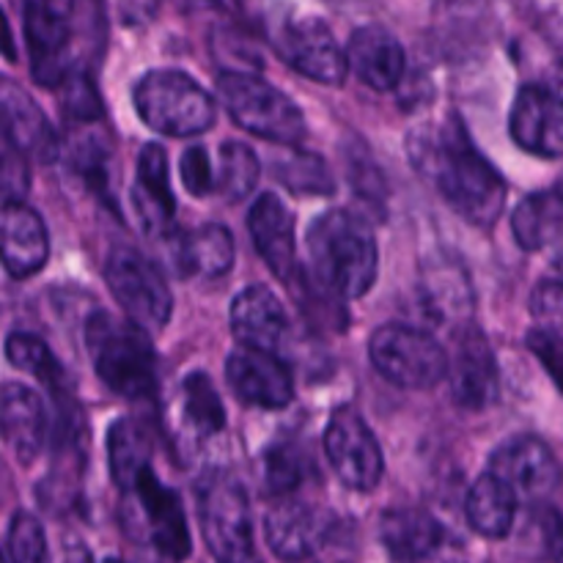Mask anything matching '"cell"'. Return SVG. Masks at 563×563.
<instances>
[{"label":"cell","mask_w":563,"mask_h":563,"mask_svg":"<svg viewBox=\"0 0 563 563\" xmlns=\"http://www.w3.org/2000/svg\"><path fill=\"white\" fill-rule=\"evenodd\" d=\"M416 174L476 229H493L506 209V181L467 135L456 115L427 121L407 135Z\"/></svg>","instance_id":"6da1fadb"},{"label":"cell","mask_w":563,"mask_h":563,"mask_svg":"<svg viewBox=\"0 0 563 563\" xmlns=\"http://www.w3.org/2000/svg\"><path fill=\"white\" fill-rule=\"evenodd\" d=\"M311 278L335 300H361L379 273L377 240L372 225L355 212L330 209L308 229Z\"/></svg>","instance_id":"7a4b0ae2"},{"label":"cell","mask_w":563,"mask_h":563,"mask_svg":"<svg viewBox=\"0 0 563 563\" xmlns=\"http://www.w3.org/2000/svg\"><path fill=\"white\" fill-rule=\"evenodd\" d=\"M86 352L104 388L126 401H148L157 394V352L148 330L132 319L93 311L86 319Z\"/></svg>","instance_id":"3957f363"},{"label":"cell","mask_w":563,"mask_h":563,"mask_svg":"<svg viewBox=\"0 0 563 563\" xmlns=\"http://www.w3.org/2000/svg\"><path fill=\"white\" fill-rule=\"evenodd\" d=\"M132 102L148 130L168 137H196L218 119L214 99L179 69H152L132 88Z\"/></svg>","instance_id":"277c9868"},{"label":"cell","mask_w":563,"mask_h":563,"mask_svg":"<svg viewBox=\"0 0 563 563\" xmlns=\"http://www.w3.org/2000/svg\"><path fill=\"white\" fill-rule=\"evenodd\" d=\"M218 93L231 119L251 135L278 146H300L308 135L306 115L273 82L253 71L223 69L218 77Z\"/></svg>","instance_id":"5b68a950"},{"label":"cell","mask_w":563,"mask_h":563,"mask_svg":"<svg viewBox=\"0 0 563 563\" xmlns=\"http://www.w3.org/2000/svg\"><path fill=\"white\" fill-rule=\"evenodd\" d=\"M198 526L209 553L218 561L242 563L253 550V517L245 484L234 473L214 467L196 482Z\"/></svg>","instance_id":"8992f818"},{"label":"cell","mask_w":563,"mask_h":563,"mask_svg":"<svg viewBox=\"0 0 563 563\" xmlns=\"http://www.w3.org/2000/svg\"><path fill=\"white\" fill-rule=\"evenodd\" d=\"M121 526L137 544H148L157 555L181 561L190 555V528L179 493L165 487L154 467H148L130 489H124Z\"/></svg>","instance_id":"52a82bcc"},{"label":"cell","mask_w":563,"mask_h":563,"mask_svg":"<svg viewBox=\"0 0 563 563\" xmlns=\"http://www.w3.org/2000/svg\"><path fill=\"white\" fill-rule=\"evenodd\" d=\"M368 361L379 377L405 390L434 388L449 377L451 368V355L432 333L401 322L374 330Z\"/></svg>","instance_id":"ba28073f"},{"label":"cell","mask_w":563,"mask_h":563,"mask_svg":"<svg viewBox=\"0 0 563 563\" xmlns=\"http://www.w3.org/2000/svg\"><path fill=\"white\" fill-rule=\"evenodd\" d=\"M104 284L110 295L132 319L148 333H159L174 313V297L163 273L135 247L119 245L108 253L104 262Z\"/></svg>","instance_id":"9c48e42d"},{"label":"cell","mask_w":563,"mask_h":563,"mask_svg":"<svg viewBox=\"0 0 563 563\" xmlns=\"http://www.w3.org/2000/svg\"><path fill=\"white\" fill-rule=\"evenodd\" d=\"M22 14L31 75L42 86L55 88L71 69L69 47L75 38V3L71 0H16Z\"/></svg>","instance_id":"30bf717a"},{"label":"cell","mask_w":563,"mask_h":563,"mask_svg":"<svg viewBox=\"0 0 563 563\" xmlns=\"http://www.w3.org/2000/svg\"><path fill=\"white\" fill-rule=\"evenodd\" d=\"M324 454L346 489L372 493L385 473L383 449L377 438L352 407H339L324 427Z\"/></svg>","instance_id":"8fae6325"},{"label":"cell","mask_w":563,"mask_h":563,"mask_svg":"<svg viewBox=\"0 0 563 563\" xmlns=\"http://www.w3.org/2000/svg\"><path fill=\"white\" fill-rule=\"evenodd\" d=\"M487 471L498 476L520 500L550 498L561 487V462L544 440L533 434H517L495 449Z\"/></svg>","instance_id":"7c38bea8"},{"label":"cell","mask_w":563,"mask_h":563,"mask_svg":"<svg viewBox=\"0 0 563 563\" xmlns=\"http://www.w3.org/2000/svg\"><path fill=\"white\" fill-rule=\"evenodd\" d=\"M275 49L291 69L322 86H341L350 71V60L335 44L333 31L313 16L284 22L275 36Z\"/></svg>","instance_id":"4fadbf2b"},{"label":"cell","mask_w":563,"mask_h":563,"mask_svg":"<svg viewBox=\"0 0 563 563\" xmlns=\"http://www.w3.org/2000/svg\"><path fill=\"white\" fill-rule=\"evenodd\" d=\"M451 396L467 412L493 407L500 396V372L487 335L476 324H462L456 333L454 355L449 368Z\"/></svg>","instance_id":"5bb4252c"},{"label":"cell","mask_w":563,"mask_h":563,"mask_svg":"<svg viewBox=\"0 0 563 563\" xmlns=\"http://www.w3.org/2000/svg\"><path fill=\"white\" fill-rule=\"evenodd\" d=\"M333 522L330 511L284 495L264 517V537L278 559L306 561L328 548Z\"/></svg>","instance_id":"9a60e30c"},{"label":"cell","mask_w":563,"mask_h":563,"mask_svg":"<svg viewBox=\"0 0 563 563\" xmlns=\"http://www.w3.org/2000/svg\"><path fill=\"white\" fill-rule=\"evenodd\" d=\"M225 379L240 401L262 410H284L295 399V379L289 366L275 352L245 346L225 361Z\"/></svg>","instance_id":"2e32d148"},{"label":"cell","mask_w":563,"mask_h":563,"mask_svg":"<svg viewBox=\"0 0 563 563\" xmlns=\"http://www.w3.org/2000/svg\"><path fill=\"white\" fill-rule=\"evenodd\" d=\"M511 137L537 157L563 154V80L553 86H526L509 115Z\"/></svg>","instance_id":"e0dca14e"},{"label":"cell","mask_w":563,"mask_h":563,"mask_svg":"<svg viewBox=\"0 0 563 563\" xmlns=\"http://www.w3.org/2000/svg\"><path fill=\"white\" fill-rule=\"evenodd\" d=\"M130 201L137 223L148 236L163 240V236L174 234L176 198L170 190L168 154L159 143H146L137 154L135 185H132Z\"/></svg>","instance_id":"ac0fdd59"},{"label":"cell","mask_w":563,"mask_h":563,"mask_svg":"<svg viewBox=\"0 0 563 563\" xmlns=\"http://www.w3.org/2000/svg\"><path fill=\"white\" fill-rule=\"evenodd\" d=\"M247 229L273 275L284 284H295L297 278V247H295V214L286 209L275 192H264L247 212Z\"/></svg>","instance_id":"d6986e66"},{"label":"cell","mask_w":563,"mask_h":563,"mask_svg":"<svg viewBox=\"0 0 563 563\" xmlns=\"http://www.w3.org/2000/svg\"><path fill=\"white\" fill-rule=\"evenodd\" d=\"M0 108H3V141L14 143L27 159H36V163L58 159V132L42 113V108L33 102L31 93L22 91V86H16L14 80H3Z\"/></svg>","instance_id":"ffe728a7"},{"label":"cell","mask_w":563,"mask_h":563,"mask_svg":"<svg viewBox=\"0 0 563 563\" xmlns=\"http://www.w3.org/2000/svg\"><path fill=\"white\" fill-rule=\"evenodd\" d=\"M350 71L374 91H394L401 86L407 55L399 38L383 25L357 27L346 44Z\"/></svg>","instance_id":"44dd1931"},{"label":"cell","mask_w":563,"mask_h":563,"mask_svg":"<svg viewBox=\"0 0 563 563\" xmlns=\"http://www.w3.org/2000/svg\"><path fill=\"white\" fill-rule=\"evenodd\" d=\"M0 418H3V438L14 451L22 465H31L44 445L53 440V423H49L47 407L36 390L25 385L5 383L3 399H0Z\"/></svg>","instance_id":"7402d4cb"},{"label":"cell","mask_w":563,"mask_h":563,"mask_svg":"<svg viewBox=\"0 0 563 563\" xmlns=\"http://www.w3.org/2000/svg\"><path fill=\"white\" fill-rule=\"evenodd\" d=\"M421 308L432 324H467L473 313V289L465 267L449 256H434L421 267Z\"/></svg>","instance_id":"603a6c76"},{"label":"cell","mask_w":563,"mask_h":563,"mask_svg":"<svg viewBox=\"0 0 563 563\" xmlns=\"http://www.w3.org/2000/svg\"><path fill=\"white\" fill-rule=\"evenodd\" d=\"M0 231H3V267L11 278H31L47 264V225L27 203L3 201Z\"/></svg>","instance_id":"cb8c5ba5"},{"label":"cell","mask_w":563,"mask_h":563,"mask_svg":"<svg viewBox=\"0 0 563 563\" xmlns=\"http://www.w3.org/2000/svg\"><path fill=\"white\" fill-rule=\"evenodd\" d=\"M231 333L245 346L278 352L289 333V319L267 286H247L231 302Z\"/></svg>","instance_id":"d4e9b609"},{"label":"cell","mask_w":563,"mask_h":563,"mask_svg":"<svg viewBox=\"0 0 563 563\" xmlns=\"http://www.w3.org/2000/svg\"><path fill=\"white\" fill-rule=\"evenodd\" d=\"M379 539L390 559L423 561L440 553L445 544V531L427 509L405 506V509L385 511L379 520Z\"/></svg>","instance_id":"484cf974"},{"label":"cell","mask_w":563,"mask_h":563,"mask_svg":"<svg viewBox=\"0 0 563 563\" xmlns=\"http://www.w3.org/2000/svg\"><path fill=\"white\" fill-rule=\"evenodd\" d=\"M234 236L218 223H207L192 234L174 240V269L181 278L190 275L220 278L234 267Z\"/></svg>","instance_id":"4316f807"},{"label":"cell","mask_w":563,"mask_h":563,"mask_svg":"<svg viewBox=\"0 0 563 563\" xmlns=\"http://www.w3.org/2000/svg\"><path fill=\"white\" fill-rule=\"evenodd\" d=\"M517 506L520 498L500 482L493 473H484L476 478L465 498V515L467 522L476 533L487 539H506L515 528Z\"/></svg>","instance_id":"83f0119b"},{"label":"cell","mask_w":563,"mask_h":563,"mask_svg":"<svg viewBox=\"0 0 563 563\" xmlns=\"http://www.w3.org/2000/svg\"><path fill=\"white\" fill-rule=\"evenodd\" d=\"M511 231L522 251H542L559 240L563 231V196L559 187L522 198L511 212Z\"/></svg>","instance_id":"f1b7e54d"},{"label":"cell","mask_w":563,"mask_h":563,"mask_svg":"<svg viewBox=\"0 0 563 563\" xmlns=\"http://www.w3.org/2000/svg\"><path fill=\"white\" fill-rule=\"evenodd\" d=\"M108 465L115 487L124 493L152 467V443L135 418H119L108 432Z\"/></svg>","instance_id":"f546056e"},{"label":"cell","mask_w":563,"mask_h":563,"mask_svg":"<svg viewBox=\"0 0 563 563\" xmlns=\"http://www.w3.org/2000/svg\"><path fill=\"white\" fill-rule=\"evenodd\" d=\"M181 423L190 429L196 440H209L225 429V410L212 379L201 372H192L179 385Z\"/></svg>","instance_id":"4dcf8cb0"},{"label":"cell","mask_w":563,"mask_h":563,"mask_svg":"<svg viewBox=\"0 0 563 563\" xmlns=\"http://www.w3.org/2000/svg\"><path fill=\"white\" fill-rule=\"evenodd\" d=\"M262 176V163L256 152L240 141H225L218 152V170H214V190L225 201L236 203L256 190V181Z\"/></svg>","instance_id":"1f68e13d"},{"label":"cell","mask_w":563,"mask_h":563,"mask_svg":"<svg viewBox=\"0 0 563 563\" xmlns=\"http://www.w3.org/2000/svg\"><path fill=\"white\" fill-rule=\"evenodd\" d=\"M5 361L14 368H20V372L36 377L38 383L47 385L55 396L66 390L60 363L55 361L53 350H49L38 335L11 333L9 339H5Z\"/></svg>","instance_id":"d6a6232c"},{"label":"cell","mask_w":563,"mask_h":563,"mask_svg":"<svg viewBox=\"0 0 563 563\" xmlns=\"http://www.w3.org/2000/svg\"><path fill=\"white\" fill-rule=\"evenodd\" d=\"M273 174L280 185H286L297 196H333L335 192V179L328 163L317 154L302 152L300 146L291 148L286 159H278Z\"/></svg>","instance_id":"836d02e7"},{"label":"cell","mask_w":563,"mask_h":563,"mask_svg":"<svg viewBox=\"0 0 563 563\" xmlns=\"http://www.w3.org/2000/svg\"><path fill=\"white\" fill-rule=\"evenodd\" d=\"M311 460L306 456V449L291 440H280V443L269 445L267 454L262 460V487L269 495H291L308 476Z\"/></svg>","instance_id":"e575fe53"},{"label":"cell","mask_w":563,"mask_h":563,"mask_svg":"<svg viewBox=\"0 0 563 563\" xmlns=\"http://www.w3.org/2000/svg\"><path fill=\"white\" fill-rule=\"evenodd\" d=\"M88 126L69 141V168L71 174L86 181L88 190H93L108 201L110 146L99 132H91Z\"/></svg>","instance_id":"d590c367"},{"label":"cell","mask_w":563,"mask_h":563,"mask_svg":"<svg viewBox=\"0 0 563 563\" xmlns=\"http://www.w3.org/2000/svg\"><path fill=\"white\" fill-rule=\"evenodd\" d=\"M55 91H58L60 97V113H64V119L71 121L75 126L97 124V121L104 119L102 97H99L97 86H93L86 66H71V69L60 77Z\"/></svg>","instance_id":"8d00e7d4"},{"label":"cell","mask_w":563,"mask_h":563,"mask_svg":"<svg viewBox=\"0 0 563 563\" xmlns=\"http://www.w3.org/2000/svg\"><path fill=\"white\" fill-rule=\"evenodd\" d=\"M5 548H9V559L16 563H38L47 559V537H44L42 522L27 511H16L11 517Z\"/></svg>","instance_id":"74e56055"},{"label":"cell","mask_w":563,"mask_h":563,"mask_svg":"<svg viewBox=\"0 0 563 563\" xmlns=\"http://www.w3.org/2000/svg\"><path fill=\"white\" fill-rule=\"evenodd\" d=\"M531 313L537 324L548 333L563 339V284L561 280H542L531 295Z\"/></svg>","instance_id":"f35d334b"},{"label":"cell","mask_w":563,"mask_h":563,"mask_svg":"<svg viewBox=\"0 0 563 563\" xmlns=\"http://www.w3.org/2000/svg\"><path fill=\"white\" fill-rule=\"evenodd\" d=\"M181 185L190 196L203 198L214 190V168L209 163V152L203 146H190L179 159Z\"/></svg>","instance_id":"ab89813d"},{"label":"cell","mask_w":563,"mask_h":563,"mask_svg":"<svg viewBox=\"0 0 563 563\" xmlns=\"http://www.w3.org/2000/svg\"><path fill=\"white\" fill-rule=\"evenodd\" d=\"M526 344L542 361V366L548 368V374L555 379V385H559L563 394V339L537 328L526 335Z\"/></svg>","instance_id":"60d3db41"},{"label":"cell","mask_w":563,"mask_h":563,"mask_svg":"<svg viewBox=\"0 0 563 563\" xmlns=\"http://www.w3.org/2000/svg\"><path fill=\"white\" fill-rule=\"evenodd\" d=\"M25 154L14 146V143L3 141V201H22L27 192V174Z\"/></svg>","instance_id":"b9f144b4"},{"label":"cell","mask_w":563,"mask_h":563,"mask_svg":"<svg viewBox=\"0 0 563 563\" xmlns=\"http://www.w3.org/2000/svg\"><path fill=\"white\" fill-rule=\"evenodd\" d=\"M163 0H108L113 20L124 27H143L157 16Z\"/></svg>","instance_id":"7bdbcfd3"},{"label":"cell","mask_w":563,"mask_h":563,"mask_svg":"<svg viewBox=\"0 0 563 563\" xmlns=\"http://www.w3.org/2000/svg\"><path fill=\"white\" fill-rule=\"evenodd\" d=\"M559 190H561V196H563V181H561V185H559Z\"/></svg>","instance_id":"ee69618b"}]
</instances>
